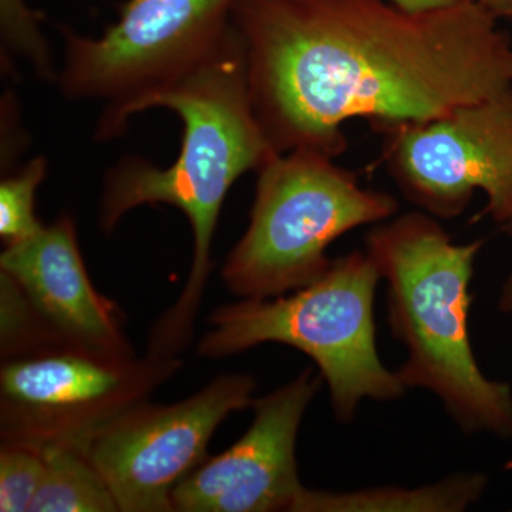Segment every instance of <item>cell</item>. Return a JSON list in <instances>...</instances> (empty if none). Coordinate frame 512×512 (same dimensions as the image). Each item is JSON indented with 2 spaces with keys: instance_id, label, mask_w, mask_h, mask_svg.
<instances>
[{
  "instance_id": "cell-1",
  "label": "cell",
  "mask_w": 512,
  "mask_h": 512,
  "mask_svg": "<svg viewBox=\"0 0 512 512\" xmlns=\"http://www.w3.org/2000/svg\"><path fill=\"white\" fill-rule=\"evenodd\" d=\"M256 120L276 153L336 158L343 124L379 133L512 90V42L473 0L412 13L383 0H237Z\"/></svg>"
},
{
  "instance_id": "cell-2",
  "label": "cell",
  "mask_w": 512,
  "mask_h": 512,
  "mask_svg": "<svg viewBox=\"0 0 512 512\" xmlns=\"http://www.w3.org/2000/svg\"><path fill=\"white\" fill-rule=\"evenodd\" d=\"M163 107L184 124L183 143L173 165L160 170L138 157L111 168L100 202V225L113 231L140 205L178 208L191 224L194 259L177 302L158 319L148 355L177 357L192 338L211 271L212 241L228 191L241 175L258 171L276 151L259 126L245 74L244 50L229 29L214 55L180 80L141 101L134 114Z\"/></svg>"
},
{
  "instance_id": "cell-3",
  "label": "cell",
  "mask_w": 512,
  "mask_h": 512,
  "mask_svg": "<svg viewBox=\"0 0 512 512\" xmlns=\"http://www.w3.org/2000/svg\"><path fill=\"white\" fill-rule=\"evenodd\" d=\"M483 245L454 244L427 212L404 214L366 237V252L387 282L390 329L407 349L396 372L406 389L439 396L467 434L510 439L511 386L483 375L468 333L470 284Z\"/></svg>"
},
{
  "instance_id": "cell-4",
  "label": "cell",
  "mask_w": 512,
  "mask_h": 512,
  "mask_svg": "<svg viewBox=\"0 0 512 512\" xmlns=\"http://www.w3.org/2000/svg\"><path fill=\"white\" fill-rule=\"evenodd\" d=\"M380 278L367 252L340 256L313 284L292 295L221 306L211 315L212 330L198 353L222 359L262 343L301 350L328 383L336 417L348 423L362 400L386 402L406 392L377 353L373 306Z\"/></svg>"
},
{
  "instance_id": "cell-5",
  "label": "cell",
  "mask_w": 512,
  "mask_h": 512,
  "mask_svg": "<svg viewBox=\"0 0 512 512\" xmlns=\"http://www.w3.org/2000/svg\"><path fill=\"white\" fill-rule=\"evenodd\" d=\"M333 160L298 148L256 171L249 227L222 268L229 291L266 299L305 288L328 271L326 251L336 239L396 214L393 195L363 188Z\"/></svg>"
},
{
  "instance_id": "cell-6",
  "label": "cell",
  "mask_w": 512,
  "mask_h": 512,
  "mask_svg": "<svg viewBox=\"0 0 512 512\" xmlns=\"http://www.w3.org/2000/svg\"><path fill=\"white\" fill-rule=\"evenodd\" d=\"M237 0H127L99 39L62 26L64 96L100 100L97 138L127 128L141 101L180 80L217 52L231 29Z\"/></svg>"
},
{
  "instance_id": "cell-7",
  "label": "cell",
  "mask_w": 512,
  "mask_h": 512,
  "mask_svg": "<svg viewBox=\"0 0 512 512\" xmlns=\"http://www.w3.org/2000/svg\"><path fill=\"white\" fill-rule=\"evenodd\" d=\"M180 366L178 357L137 359L74 346L10 357L0 372L2 443L83 450L111 421L146 402Z\"/></svg>"
},
{
  "instance_id": "cell-8",
  "label": "cell",
  "mask_w": 512,
  "mask_h": 512,
  "mask_svg": "<svg viewBox=\"0 0 512 512\" xmlns=\"http://www.w3.org/2000/svg\"><path fill=\"white\" fill-rule=\"evenodd\" d=\"M379 134L387 170L412 204L450 220L481 190L487 197L481 215L512 238V90Z\"/></svg>"
},
{
  "instance_id": "cell-9",
  "label": "cell",
  "mask_w": 512,
  "mask_h": 512,
  "mask_svg": "<svg viewBox=\"0 0 512 512\" xmlns=\"http://www.w3.org/2000/svg\"><path fill=\"white\" fill-rule=\"evenodd\" d=\"M256 382L224 375L184 402H146L121 414L83 448L123 512L174 511L173 493L207 461L212 434L254 403Z\"/></svg>"
},
{
  "instance_id": "cell-10",
  "label": "cell",
  "mask_w": 512,
  "mask_h": 512,
  "mask_svg": "<svg viewBox=\"0 0 512 512\" xmlns=\"http://www.w3.org/2000/svg\"><path fill=\"white\" fill-rule=\"evenodd\" d=\"M322 380L320 373L306 369L292 382L256 400L247 433L175 488L174 511H295L306 490L296 466V437Z\"/></svg>"
},
{
  "instance_id": "cell-11",
  "label": "cell",
  "mask_w": 512,
  "mask_h": 512,
  "mask_svg": "<svg viewBox=\"0 0 512 512\" xmlns=\"http://www.w3.org/2000/svg\"><path fill=\"white\" fill-rule=\"evenodd\" d=\"M0 274L18 286L52 345L134 356L119 308L90 281L72 218L63 215L6 247Z\"/></svg>"
},
{
  "instance_id": "cell-12",
  "label": "cell",
  "mask_w": 512,
  "mask_h": 512,
  "mask_svg": "<svg viewBox=\"0 0 512 512\" xmlns=\"http://www.w3.org/2000/svg\"><path fill=\"white\" fill-rule=\"evenodd\" d=\"M485 487L483 474H458L420 488L380 487L352 493L306 488L293 512L464 511L483 497Z\"/></svg>"
},
{
  "instance_id": "cell-13",
  "label": "cell",
  "mask_w": 512,
  "mask_h": 512,
  "mask_svg": "<svg viewBox=\"0 0 512 512\" xmlns=\"http://www.w3.org/2000/svg\"><path fill=\"white\" fill-rule=\"evenodd\" d=\"M45 474L29 512H114L109 485L80 448L40 447Z\"/></svg>"
},
{
  "instance_id": "cell-14",
  "label": "cell",
  "mask_w": 512,
  "mask_h": 512,
  "mask_svg": "<svg viewBox=\"0 0 512 512\" xmlns=\"http://www.w3.org/2000/svg\"><path fill=\"white\" fill-rule=\"evenodd\" d=\"M46 170L45 158L36 157L0 183V237L6 247L25 241L42 229L35 215V197Z\"/></svg>"
},
{
  "instance_id": "cell-15",
  "label": "cell",
  "mask_w": 512,
  "mask_h": 512,
  "mask_svg": "<svg viewBox=\"0 0 512 512\" xmlns=\"http://www.w3.org/2000/svg\"><path fill=\"white\" fill-rule=\"evenodd\" d=\"M42 15L26 6L25 0H0V30L3 53L32 64L39 77L57 80L49 46L40 32Z\"/></svg>"
},
{
  "instance_id": "cell-16",
  "label": "cell",
  "mask_w": 512,
  "mask_h": 512,
  "mask_svg": "<svg viewBox=\"0 0 512 512\" xmlns=\"http://www.w3.org/2000/svg\"><path fill=\"white\" fill-rule=\"evenodd\" d=\"M45 474V460L39 447L2 443L0 451V511L30 510Z\"/></svg>"
},
{
  "instance_id": "cell-17",
  "label": "cell",
  "mask_w": 512,
  "mask_h": 512,
  "mask_svg": "<svg viewBox=\"0 0 512 512\" xmlns=\"http://www.w3.org/2000/svg\"><path fill=\"white\" fill-rule=\"evenodd\" d=\"M463 2H466V0H392L393 5H396L397 8L412 13L451 8V6H456L458 3Z\"/></svg>"
},
{
  "instance_id": "cell-18",
  "label": "cell",
  "mask_w": 512,
  "mask_h": 512,
  "mask_svg": "<svg viewBox=\"0 0 512 512\" xmlns=\"http://www.w3.org/2000/svg\"><path fill=\"white\" fill-rule=\"evenodd\" d=\"M495 19H512V0H473Z\"/></svg>"
},
{
  "instance_id": "cell-19",
  "label": "cell",
  "mask_w": 512,
  "mask_h": 512,
  "mask_svg": "<svg viewBox=\"0 0 512 512\" xmlns=\"http://www.w3.org/2000/svg\"><path fill=\"white\" fill-rule=\"evenodd\" d=\"M501 311L504 313H512V274L508 276L501 288L500 301H498Z\"/></svg>"
}]
</instances>
